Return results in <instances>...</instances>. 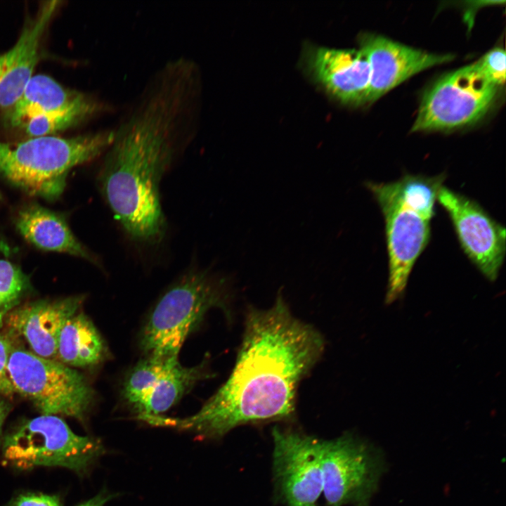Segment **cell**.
I'll use <instances>...</instances> for the list:
<instances>
[{
	"label": "cell",
	"mask_w": 506,
	"mask_h": 506,
	"mask_svg": "<svg viewBox=\"0 0 506 506\" xmlns=\"http://www.w3.org/2000/svg\"><path fill=\"white\" fill-rule=\"evenodd\" d=\"M202 84L195 63L181 57L169 60L112 129L98 182L115 218L135 242L155 245L164 236L160 183L197 134Z\"/></svg>",
	"instance_id": "obj_1"
},
{
	"label": "cell",
	"mask_w": 506,
	"mask_h": 506,
	"mask_svg": "<svg viewBox=\"0 0 506 506\" xmlns=\"http://www.w3.org/2000/svg\"><path fill=\"white\" fill-rule=\"evenodd\" d=\"M324 346L320 332L294 317L279 294L270 309L248 310L234 368L201 409L183 418L157 416L152 424L217 439L240 425L292 420L299 383Z\"/></svg>",
	"instance_id": "obj_2"
},
{
	"label": "cell",
	"mask_w": 506,
	"mask_h": 506,
	"mask_svg": "<svg viewBox=\"0 0 506 506\" xmlns=\"http://www.w3.org/2000/svg\"><path fill=\"white\" fill-rule=\"evenodd\" d=\"M444 179V174H408L391 183H366L385 221L389 257L387 304L403 294L413 267L428 244L434 205Z\"/></svg>",
	"instance_id": "obj_3"
},
{
	"label": "cell",
	"mask_w": 506,
	"mask_h": 506,
	"mask_svg": "<svg viewBox=\"0 0 506 506\" xmlns=\"http://www.w3.org/2000/svg\"><path fill=\"white\" fill-rule=\"evenodd\" d=\"M113 129L70 138L34 137L13 145L0 141V174L30 195L53 200L63 192L70 171L105 152Z\"/></svg>",
	"instance_id": "obj_4"
},
{
	"label": "cell",
	"mask_w": 506,
	"mask_h": 506,
	"mask_svg": "<svg viewBox=\"0 0 506 506\" xmlns=\"http://www.w3.org/2000/svg\"><path fill=\"white\" fill-rule=\"evenodd\" d=\"M224 280L207 271H195L183 275L159 299L141 336V348L147 354L164 360H177L189 334L209 310L226 309Z\"/></svg>",
	"instance_id": "obj_5"
},
{
	"label": "cell",
	"mask_w": 506,
	"mask_h": 506,
	"mask_svg": "<svg viewBox=\"0 0 506 506\" xmlns=\"http://www.w3.org/2000/svg\"><path fill=\"white\" fill-rule=\"evenodd\" d=\"M4 461L20 469L60 467L84 473L105 452L100 441L75 434L58 416L41 415L2 439Z\"/></svg>",
	"instance_id": "obj_6"
},
{
	"label": "cell",
	"mask_w": 506,
	"mask_h": 506,
	"mask_svg": "<svg viewBox=\"0 0 506 506\" xmlns=\"http://www.w3.org/2000/svg\"><path fill=\"white\" fill-rule=\"evenodd\" d=\"M8 373L15 393L28 398L41 415L83 421L95 393L85 377L57 360L14 347Z\"/></svg>",
	"instance_id": "obj_7"
},
{
	"label": "cell",
	"mask_w": 506,
	"mask_h": 506,
	"mask_svg": "<svg viewBox=\"0 0 506 506\" xmlns=\"http://www.w3.org/2000/svg\"><path fill=\"white\" fill-rule=\"evenodd\" d=\"M497 89L475 63L450 72L423 95L411 131L449 130L473 124L488 112Z\"/></svg>",
	"instance_id": "obj_8"
},
{
	"label": "cell",
	"mask_w": 506,
	"mask_h": 506,
	"mask_svg": "<svg viewBox=\"0 0 506 506\" xmlns=\"http://www.w3.org/2000/svg\"><path fill=\"white\" fill-rule=\"evenodd\" d=\"M273 469L276 488L287 506H317L323 493V439L275 427Z\"/></svg>",
	"instance_id": "obj_9"
},
{
	"label": "cell",
	"mask_w": 506,
	"mask_h": 506,
	"mask_svg": "<svg viewBox=\"0 0 506 506\" xmlns=\"http://www.w3.org/2000/svg\"><path fill=\"white\" fill-rule=\"evenodd\" d=\"M322 473L326 506H368L378 469L364 443L350 434L323 440Z\"/></svg>",
	"instance_id": "obj_10"
},
{
	"label": "cell",
	"mask_w": 506,
	"mask_h": 506,
	"mask_svg": "<svg viewBox=\"0 0 506 506\" xmlns=\"http://www.w3.org/2000/svg\"><path fill=\"white\" fill-rule=\"evenodd\" d=\"M449 215L461 247L489 280L497 278L503 263L505 229L477 202L442 186L437 200Z\"/></svg>",
	"instance_id": "obj_11"
},
{
	"label": "cell",
	"mask_w": 506,
	"mask_h": 506,
	"mask_svg": "<svg viewBox=\"0 0 506 506\" xmlns=\"http://www.w3.org/2000/svg\"><path fill=\"white\" fill-rule=\"evenodd\" d=\"M360 49L370 66V103L419 72L454 58L452 54L432 53L370 34L361 37Z\"/></svg>",
	"instance_id": "obj_12"
},
{
	"label": "cell",
	"mask_w": 506,
	"mask_h": 506,
	"mask_svg": "<svg viewBox=\"0 0 506 506\" xmlns=\"http://www.w3.org/2000/svg\"><path fill=\"white\" fill-rule=\"evenodd\" d=\"M111 110L108 103L66 89L47 75L37 74L31 78L20 98L9 108L7 120L15 127H22L28 120L39 117L70 115L83 122Z\"/></svg>",
	"instance_id": "obj_13"
},
{
	"label": "cell",
	"mask_w": 506,
	"mask_h": 506,
	"mask_svg": "<svg viewBox=\"0 0 506 506\" xmlns=\"http://www.w3.org/2000/svg\"><path fill=\"white\" fill-rule=\"evenodd\" d=\"M84 299L77 295L18 305L7 315L4 326L15 337H22L36 355L56 360L60 332Z\"/></svg>",
	"instance_id": "obj_14"
},
{
	"label": "cell",
	"mask_w": 506,
	"mask_h": 506,
	"mask_svg": "<svg viewBox=\"0 0 506 506\" xmlns=\"http://www.w3.org/2000/svg\"><path fill=\"white\" fill-rule=\"evenodd\" d=\"M307 60L315 78L338 100L353 105L368 102L370 66L360 48L316 47Z\"/></svg>",
	"instance_id": "obj_15"
},
{
	"label": "cell",
	"mask_w": 506,
	"mask_h": 506,
	"mask_svg": "<svg viewBox=\"0 0 506 506\" xmlns=\"http://www.w3.org/2000/svg\"><path fill=\"white\" fill-rule=\"evenodd\" d=\"M58 4L45 2L27 23L15 44L0 55V108H11L34 76L41 38Z\"/></svg>",
	"instance_id": "obj_16"
},
{
	"label": "cell",
	"mask_w": 506,
	"mask_h": 506,
	"mask_svg": "<svg viewBox=\"0 0 506 506\" xmlns=\"http://www.w3.org/2000/svg\"><path fill=\"white\" fill-rule=\"evenodd\" d=\"M22 236L39 249L65 253L97 264L60 214L37 205L22 209L15 219Z\"/></svg>",
	"instance_id": "obj_17"
},
{
	"label": "cell",
	"mask_w": 506,
	"mask_h": 506,
	"mask_svg": "<svg viewBox=\"0 0 506 506\" xmlns=\"http://www.w3.org/2000/svg\"><path fill=\"white\" fill-rule=\"evenodd\" d=\"M107 349L92 321L77 312L63 326L58 342L56 360L70 366L86 368L100 363Z\"/></svg>",
	"instance_id": "obj_18"
},
{
	"label": "cell",
	"mask_w": 506,
	"mask_h": 506,
	"mask_svg": "<svg viewBox=\"0 0 506 506\" xmlns=\"http://www.w3.org/2000/svg\"><path fill=\"white\" fill-rule=\"evenodd\" d=\"M208 376L206 361L193 367H184L177 362L159 379L136 409L138 419L161 415L197 382Z\"/></svg>",
	"instance_id": "obj_19"
},
{
	"label": "cell",
	"mask_w": 506,
	"mask_h": 506,
	"mask_svg": "<svg viewBox=\"0 0 506 506\" xmlns=\"http://www.w3.org/2000/svg\"><path fill=\"white\" fill-rule=\"evenodd\" d=\"M177 362L179 359L164 360L152 356L140 361L125 380V399L136 410L159 379Z\"/></svg>",
	"instance_id": "obj_20"
},
{
	"label": "cell",
	"mask_w": 506,
	"mask_h": 506,
	"mask_svg": "<svg viewBox=\"0 0 506 506\" xmlns=\"http://www.w3.org/2000/svg\"><path fill=\"white\" fill-rule=\"evenodd\" d=\"M30 288L28 276L18 266L0 259V329Z\"/></svg>",
	"instance_id": "obj_21"
},
{
	"label": "cell",
	"mask_w": 506,
	"mask_h": 506,
	"mask_svg": "<svg viewBox=\"0 0 506 506\" xmlns=\"http://www.w3.org/2000/svg\"><path fill=\"white\" fill-rule=\"evenodd\" d=\"M505 51L496 47L475 63L486 77L498 87L505 82Z\"/></svg>",
	"instance_id": "obj_22"
},
{
	"label": "cell",
	"mask_w": 506,
	"mask_h": 506,
	"mask_svg": "<svg viewBox=\"0 0 506 506\" xmlns=\"http://www.w3.org/2000/svg\"><path fill=\"white\" fill-rule=\"evenodd\" d=\"M13 337L8 332H0V396L11 399L16 393L8 373V363L14 349Z\"/></svg>",
	"instance_id": "obj_23"
},
{
	"label": "cell",
	"mask_w": 506,
	"mask_h": 506,
	"mask_svg": "<svg viewBox=\"0 0 506 506\" xmlns=\"http://www.w3.org/2000/svg\"><path fill=\"white\" fill-rule=\"evenodd\" d=\"M7 506H63V505L58 495L28 493L18 495Z\"/></svg>",
	"instance_id": "obj_24"
},
{
	"label": "cell",
	"mask_w": 506,
	"mask_h": 506,
	"mask_svg": "<svg viewBox=\"0 0 506 506\" xmlns=\"http://www.w3.org/2000/svg\"><path fill=\"white\" fill-rule=\"evenodd\" d=\"M115 495L109 493L105 490L100 491L98 494L77 506H103L108 501L115 497Z\"/></svg>",
	"instance_id": "obj_25"
},
{
	"label": "cell",
	"mask_w": 506,
	"mask_h": 506,
	"mask_svg": "<svg viewBox=\"0 0 506 506\" xmlns=\"http://www.w3.org/2000/svg\"><path fill=\"white\" fill-rule=\"evenodd\" d=\"M12 404L9 399L0 396V447L2 443V430L4 422L11 411Z\"/></svg>",
	"instance_id": "obj_26"
},
{
	"label": "cell",
	"mask_w": 506,
	"mask_h": 506,
	"mask_svg": "<svg viewBox=\"0 0 506 506\" xmlns=\"http://www.w3.org/2000/svg\"><path fill=\"white\" fill-rule=\"evenodd\" d=\"M8 249V244L2 239V238L0 236V251L4 253L6 252Z\"/></svg>",
	"instance_id": "obj_27"
},
{
	"label": "cell",
	"mask_w": 506,
	"mask_h": 506,
	"mask_svg": "<svg viewBox=\"0 0 506 506\" xmlns=\"http://www.w3.org/2000/svg\"><path fill=\"white\" fill-rule=\"evenodd\" d=\"M2 198L1 194L0 193V200Z\"/></svg>",
	"instance_id": "obj_28"
}]
</instances>
